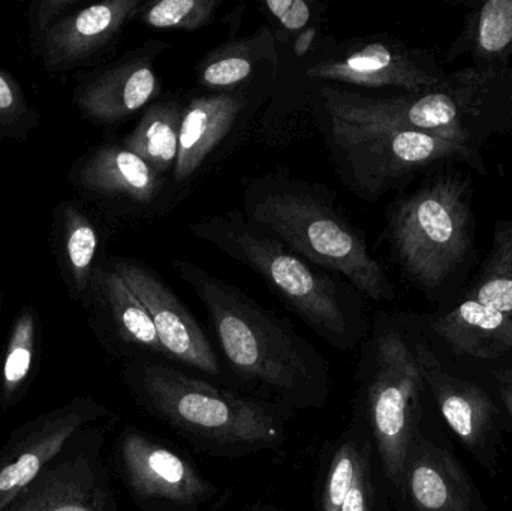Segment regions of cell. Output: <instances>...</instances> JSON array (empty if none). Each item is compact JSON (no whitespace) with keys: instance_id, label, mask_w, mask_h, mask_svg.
<instances>
[{"instance_id":"1","label":"cell","mask_w":512,"mask_h":511,"mask_svg":"<svg viewBox=\"0 0 512 511\" xmlns=\"http://www.w3.org/2000/svg\"><path fill=\"white\" fill-rule=\"evenodd\" d=\"M173 267L209 312L225 359L243 381L288 410L327 404L328 363L286 318L191 261L174 260Z\"/></svg>"},{"instance_id":"2","label":"cell","mask_w":512,"mask_h":511,"mask_svg":"<svg viewBox=\"0 0 512 511\" xmlns=\"http://www.w3.org/2000/svg\"><path fill=\"white\" fill-rule=\"evenodd\" d=\"M456 165L436 168L387 213V237L403 276L429 302L447 308L478 260L474 186Z\"/></svg>"},{"instance_id":"3","label":"cell","mask_w":512,"mask_h":511,"mask_svg":"<svg viewBox=\"0 0 512 511\" xmlns=\"http://www.w3.org/2000/svg\"><path fill=\"white\" fill-rule=\"evenodd\" d=\"M243 216L309 263L351 282L367 300L393 302L396 288L370 254L366 234L325 186L282 171L248 180Z\"/></svg>"},{"instance_id":"4","label":"cell","mask_w":512,"mask_h":511,"mask_svg":"<svg viewBox=\"0 0 512 511\" xmlns=\"http://www.w3.org/2000/svg\"><path fill=\"white\" fill-rule=\"evenodd\" d=\"M313 105L345 119L423 132L483 149L490 138L512 132L511 66H465L448 72L435 87L421 93L373 96L319 84Z\"/></svg>"},{"instance_id":"5","label":"cell","mask_w":512,"mask_h":511,"mask_svg":"<svg viewBox=\"0 0 512 511\" xmlns=\"http://www.w3.org/2000/svg\"><path fill=\"white\" fill-rule=\"evenodd\" d=\"M210 243L262 279L316 335L337 350L357 347L369 335L366 297L342 276L309 263L280 240L230 210L191 224Z\"/></svg>"},{"instance_id":"6","label":"cell","mask_w":512,"mask_h":511,"mask_svg":"<svg viewBox=\"0 0 512 511\" xmlns=\"http://www.w3.org/2000/svg\"><path fill=\"white\" fill-rule=\"evenodd\" d=\"M123 381L152 416L200 452L242 458L285 441V413L276 404L213 386L162 360H131Z\"/></svg>"},{"instance_id":"7","label":"cell","mask_w":512,"mask_h":511,"mask_svg":"<svg viewBox=\"0 0 512 511\" xmlns=\"http://www.w3.org/2000/svg\"><path fill=\"white\" fill-rule=\"evenodd\" d=\"M364 356L366 420L382 486L394 511H409L405 470L409 449L423 429L424 380L411 327L381 311L373 321Z\"/></svg>"},{"instance_id":"8","label":"cell","mask_w":512,"mask_h":511,"mask_svg":"<svg viewBox=\"0 0 512 511\" xmlns=\"http://www.w3.org/2000/svg\"><path fill=\"white\" fill-rule=\"evenodd\" d=\"M313 111L337 174L367 203H376L436 168L466 165L478 174L487 173L481 149L423 132L345 119L318 105Z\"/></svg>"},{"instance_id":"9","label":"cell","mask_w":512,"mask_h":511,"mask_svg":"<svg viewBox=\"0 0 512 511\" xmlns=\"http://www.w3.org/2000/svg\"><path fill=\"white\" fill-rule=\"evenodd\" d=\"M303 74L307 80L328 86L394 89L399 93L426 92L445 77L433 51L393 38L358 39L313 51Z\"/></svg>"},{"instance_id":"10","label":"cell","mask_w":512,"mask_h":511,"mask_svg":"<svg viewBox=\"0 0 512 511\" xmlns=\"http://www.w3.org/2000/svg\"><path fill=\"white\" fill-rule=\"evenodd\" d=\"M116 462L143 511H200L221 494L182 453L135 429L117 440Z\"/></svg>"},{"instance_id":"11","label":"cell","mask_w":512,"mask_h":511,"mask_svg":"<svg viewBox=\"0 0 512 511\" xmlns=\"http://www.w3.org/2000/svg\"><path fill=\"white\" fill-rule=\"evenodd\" d=\"M111 413L92 396H77L27 420L0 447V511L20 497L87 429Z\"/></svg>"},{"instance_id":"12","label":"cell","mask_w":512,"mask_h":511,"mask_svg":"<svg viewBox=\"0 0 512 511\" xmlns=\"http://www.w3.org/2000/svg\"><path fill=\"white\" fill-rule=\"evenodd\" d=\"M104 443V428L87 429L3 511H119Z\"/></svg>"},{"instance_id":"13","label":"cell","mask_w":512,"mask_h":511,"mask_svg":"<svg viewBox=\"0 0 512 511\" xmlns=\"http://www.w3.org/2000/svg\"><path fill=\"white\" fill-rule=\"evenodd\" d=\"M415 356L424 384L460 443L487 470L498 464L502 414L480 386L450 374L426 341L414 338Z\"/></svg>"},{"instance_id":"14","label":"cell","mask_w":512,"mask_h":511,"mask_svg":"<svg viewBox=\"0 0 512 511\" xmlns=\"http://www.w3.org/2000/svg\"><path fill=\"white\" fill-rule=\"evenodd\" d=\"M108 267L143 303L170 359L212 377L222 374L218 356L197 318L155 270L140 261L126 258H114Z\"/></svg>"},{"instance_id":"15","label":"cell","mask_w":512,"mask_h":511,"mask_svg":"<svg viewBox=\"0 0 512 511\" xmlns=\"http://www.w3.org/2000/svg\"><path fill=\"white\" fill-rule=\"evenodd\" d=\"M405 492L409 511H489L459 458L424 429L409 449Z\"/></svg>"},{"instance_id":"16","label":"cell","mask_w":512,"mask_h":511,"mask_svg":"<svg viewBox=\"0 0 512 511\" xmlns=\"http://www.w3.org/2000/svg\"><path fill=\"white\" fill-rule=\"evenodd\" d=\"M168 47L164 42H147L140 50L102 69L75 92L80 110L93 122L113 125L146 107L161 93L155 60Z\"/></svg>"},{"instance_id":"17","label":"cell","mask_w":512,"mask_h":511,"mask_svg":"<svg viewBox=\"0 0 512 511\" xmlns=\"http://www.w3.org/2000/svg\"><path fill=\"white\" fill-rule=\"evenodd\" d=\"M143 5L141 0H107L69 12L39 38L45 66L65 71L86 62L110 45Z\"/></svg>"},{"instance_id":"18","label":"cell","mask_w":512,"mask_h":511,"mask_svg":"<svg viewBox=\"0 0 512 511\" xmlns=\"http://www.w3.org/2000/svg\"><path fill=\"white\" fill-rule=\"evenodd\" d=\"M252 96L255 92L249 90L212 92L188 102L183 111L174 182L185 185L203 170L242 122Z\"/></svg>"},{"instance_id":"19","label":"cell","mask_w":512,"mask_h":511,"mask_svg":"<svg viewBox=\"0 0 512 511\" xmlns=\"http://www.w3.org/2000/svg\"><path fill=\"white\" fill-rule=\"evenodd\" d=\"M75 182L99 197L128 201L138 207L158 206L167 189L165 176L119 144L93 150L81 162Z\"/></svg>"},{"instance_id":"20","label":"cell","mask_w":512,"mask_h":511,"mask_svg":"<svg viewBox=\"0 0 512 511\" xmlns=\"http://www.w3.org/2000/svg\"><path fill=\"white\" fill-rule=\"evenodd\" d=\"M279 50L273 30L259 27L252 35L230 39L198 63V81L206 89L237 92L273 83L279 71Z\"/></svg>"},{"instance_id":"21","label":"cell","mask_w":512,"mask_h":511,"mask_svg":"<svg viewBox=\"0 0 512 511\" xmlns=\"http://www.w3.org/2000/svg\"><path fill=\"white\" fill-rule=\"evenodd\" d=\"M90 290L101 306L119 353L131 360L170 359L159 341L149 312L114 270L96 267Z\"/></svg>"},{"instance_id":"22","label":"cell","mask_w":512,"mask_h":511,"mask_svg":"<svg viewBox=\"0 0 512 511\" xmlns=\"http://www.w3.org/2000/svg\"><path fill=\"white\" fill-rule=\"evenodd\" d=\"M429 326L459 356L495 360L512 351V317L466 300L439 309Z\"/></svg>"},{"instance_id":"23","label":"cell","mask_w":512,"mask_h":511,"mask_svg":"<svg viewBox=\"0 0 512 511\" xmlns=\"http://www.w3.org/2000/svg\"><path fill=\"white\" fill-rule=\"evenodd\" d=\"M469 57L480 69H505L512 65V0L474 3L462 30L448 47L445 60Z\"/></svg>"},{"instance_id":"24","label":"cell","mask_w":512,"mask_h":511,"mask_svg":"<svg viewBox=\"0 0 512 511\" xmlns=\"http://www.w3.org/2000/svg\"><path fill=\"white\" fill-rule=\"evenodd\" d=\"M456 300L512 317V218L496 221L486 258Z\"/></svg>"},{"instance_id":"25","label":"cell","mask_w":512,"mask_h":511,"mask_svg":"<svg viewBox=\"0 0 512 511\" xmlns=\"http://www.w3.org/2000/svg\"><path fill=\"white\" fill-rule=\"evenodd\" d=\"M39 354V324L30 306L21 309L12 323L0 365V407H17L36 377Z\"/></svg>"},{"instance_id":"26","label":"cell","mask_w":512,"mask_h":511,"mask_svg":"<svg viewBox=\"0 0 512 511\" xmlns=\"http://www.w3.org/2000/svg\"><path fill=\"white\" fill-rule=\"evenodd\" d=\"M183 107L177 101L156 102L144 111L123 146L146 161L156 173L167 176L174 170L179 155Z\"/></svg>"},{"instance_id":"27","label":"cell","mask_w":512,"mask_h":511,"mask_svg":"<svg viewBox=\"0 0 512 511\" xmlns=\"http://www.w3.org/2000/svg\"><path fill=\"white\" fill-rule=\"evenodd\" d=\"M367 434L366 420H355L334 444L319 491V511H340L354 483L358 455Z\"/></svg>"},{"instance_id":"28","label":"cell","mask_w":512,"mask_h":511,"mask_svg":"<svg viewBox=\"0 0 512 511\" xmlns=\"http://www.w3.org/2000/svg\"><path fill=\"white\" fill-rule=\"evenodd\" d=\"M98 233L78 207L66 204L63 210V245L75 293L83 296L92 288L93 267L98 252Z\"/></svg>"},{"instance_id":"29","label":"cell","mask_w":512,"mask_h":511,"mask_svg":"<svg viewBox=\"0 0 512 511\" xmlns=\"http://www.w3.org/2000/svg\"><path fill=\"white\" fill-rule=\"evenodd\" d=\"M222 0H158L144 3L141 23L153 29L195 32L215 20Z\"/></svg>"},{"instance_id":"30","label":"cell","mask_w":512,"mask_h":511,"mask_svg":"<svg viewBox=\"0 0 512 511\" xmlns=\"http://www.w3.org/2000/svg\"><path fill=\"white\" fill-rule=\"evenodd\" d=\"M376 468H378V462H376L375 449L367 429L366 437L361 444L360 455H358L354 483L340 511H390V507L385 506L387 501L382 500V494L385 495V491L379 485L382 480L381 476L376 474Z\"/></svg>"},{"instance_id":"31","label":"cell","mask_w":512,"mask_h":511,"mask_svg":"<svg viewBox=\"0 0 512 511\" xmlns=\"http://www.w3.org/2000/svg\"><path fill=\"white\" fill-rule=\"evenodd\" d=\"M35 113L14 78L0 71V134L23 137L35 125Z\"/></svg>"},{"instance_id":"32","label":"cell","mask_w":512,"mask_h":511,"mask_svg":"<svg viewBox=\"0 0 512 511\" xmlns=\"http://www.w3.org/2000/svg\"><path fill=\"white\" fill-rule=\"evenodd\" d=\"M264 6L286 32L300 33L312 18V8L303 0H265Z\"/></svg>"},{"instance_id":"33","label":"cell","mask_w":512,"mask_h":511,"mask_svg":"<svg viewBox=\"0 0 512 511\" xmlns=\"http://www.w3.org/2000/svg\"><path fill=\"white\" fill-rule=\"evenodd\" d=\"M78 0H45V2L33 3L30 8V33L36 38H41L51 26L60 18L69 14V9L77 5Z\"/></svg>"},{"instance_id":"34","label":"cell","mask_w":512,"mask_h":511,"mask_svg":"<svg viewBox=\"0 0 512 511\" xmlns=\"http://www.w3.org/2000/svg\"><path fill=\"white\" fill-rule=\"evenodd\" d=\"M316 36H318L316 27H306L295 36L294 42H292V53H294L295 59L300 60L309 56L310 51L315 48Z\"/></svg>"},{"instance_id":"35","label":"cell","mask_w":512,"mask_h":511,"mask_svg":"<svg viewBox=\"0 0 512 511\" xmlns=\"http://www.w3.org/2000/svg\"><path fill=\"white\" fill-rule=\"evenodd\" d=\"M495 377L498 383L501 384L502 389L512 392V365L510 368L501 369V371L496 372Z\"/></svg>"},{"instance_id":"36","label":"cell","mask_w":512,"mask_h":511,"mask_svg":"<svg viewBox=\"0 0 512 511\" xmlns=\"http://www.w3.org/2000/svg\"><path fill=\"white\" fill-rule=\"evenodd\" d=\"M499 395H501L502 404H504L505 410H507L508 416H510L512 422V392L507 389H499Z\"/></svg>"},{"instance_id":"37","label":"cell","mask_w":512,"mask_h":511,"mask_svg":"<svg viewBox=\"0 0 512 511\" xmlns=\"http://www.w3.org/2000/svg\"><path fill=\"white\" fill-rule=\"evenodd\" d=\"M251 511H286L282 509H277V507L273 506H264V507H255L254 510Z\"/></svg>"},{"instance_id":"38","label":"cell","mask_w":512,"mask_h":511,"mask_svg":"<svg viewBox=\"0 0 512 511\" xmlns=\"http://www.w3.org/2000/svg\"><path fill=\"white\" fill-rule=\"evenodd\" d=\"M511 101H512V65H511Z\"/></svg>"}]
</instances>
